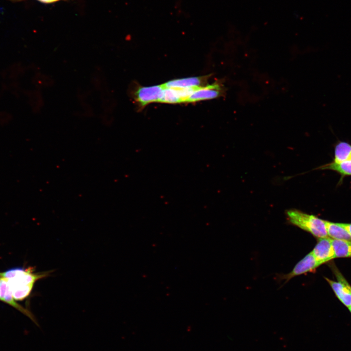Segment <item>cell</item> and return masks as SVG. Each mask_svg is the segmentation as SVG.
Instances as JSON below:
<instances>
[{"mask_svg":"<svg viewBox=\"0 0 351 351\" xmlns=\"http://www.w3.org/2000/svg\"><path fill=\"white\" fill-rule=\"evenodd\" d=\"M52 271L34 273L31 268H15L0 273L6 279L14 299L22 300L30 294L35 282L50 275Z\"/></svg>","mask_w":351,"mask_h":351,"instance_id":"cell-1","label":"cell"},{"mask_svg":"<svg viewBox=\"0 0 351 351\" xmlns=\"http://www.w3.org/2000/svg\"><path fill=\"white\" fill-rule=\"evenodd\" d=\"M289 223L306 231L317 238L327 237L325 220L296 209L285 212Z\"/></svg>","mask_w":351,"mask_h":351,"instance_id":"cell-2","label":"cell"},{"mask_svg":"<svg viewBox=\"0 0 351 351\" xmlns=\"http://www.w3.org/2000/svg\"><path fill=\"white\" fill-rule=\"evenodd\" d=\"M337 281L325 277L338 299L348 308L351 306V286L337 268H332Z\"/></svg>","mask_w":351,"mask_h":351,"instance_id":"cell-3","label":"cell"},{"mask_svg":"<svg viewBox=\"0 0 351 351\" xmlns=\"http://www.w3.org/2000/svg\"><path fill=\"white\" fill-rule=\"evenodd\" d=\"M225 88L221 81L215 82L212 84L196 88L190 96L187 102H196L211 99L223 96Z\"/></svg>","mask_w":351,"mask_h":351,"instance_id":"cell-4","label":"cell"},{"mask_svg":"<svg viewBox=\"0 0 351 351\" xmlns=\"http://www.w3.org/2000/svg\"><path fill=\"white\" fill-rule=\"evenodd\" d=\"M164 88L163 84L148 87L139 86L135 91L134 97L141 107H144L152 102H159Z\"/></svg>","mask_w":351,"mask_h":351,"instance_id":"cell-5","label":"cell"},{"mask_svg":"<svg viewBox=\"0 0 351 351\" xmlns=\"http://www.w3.org/2000/svg\"><path fill=\"white\" fill-rule=\"evenodd\" d=\"M320 265L311 252L300 260L290 273L284 275L282 278L288 282L296 276L313 272Z\"/></svg>","mask_w":351,"mask_h":351,"instance_id":"cell-6","label":"cell"},{"mask_svg":"<svg viewBox=\"0 0 351 351\" xmlns=\"http://www.w3.org/2000/svg\"><path fill=\"white\" fill-rule=\"evenodd\" d=\"M312 253L321 265L334 258L332 239L328 236L318 238Z\"/></svg>","mask_w":351,"mask_h":351,"instance_id":"cell-7","label":"cell"},{"mask_svg":"<svg viewBox=\"0 0 351 351\" xmlns=\"http://www.w3.org/2000/svg\"><path fill=\"white\" fill-rule=\"evenodd\" d=\"M0 299L19 310L35 322L32 314L16 302L6 279L1 276H0Z\"/></svg>","mask_w":351,"mask_h":351,"instance_id":"cell-8","label":"cell"},{"mask_svg":"<svg viewBox=\"0 0 351 351\" xmlns=\"http://www.w3.org/2000/svg\"><path fill=\"white\" fill-rule=\"evenodd\" d=\"M208 76L194 77L175 79L167 81L163 85L167 88H186L203 86L207 79Z\"/></svg>","mask_w":351,"mask_h":351,"instance_id":"cell-9","label":"cell"},{"mask_svg":"<svg viewBox=\"0 0 351 351\" xmlns=\"http://www.w3.org/2000/svg\"><path fill=\"white\" fill-rule=\"evenodd\" d=\"M325 223L328 237L332 239L351 241V235L340 223L325 220Z\"/></svg>","mask_w":351,"mask_h":351,"instance_id":"cell-10","label":"cell"},{"mask_svg":"<svg viewBox=\"0 0 351 351\" xmlns=\"http://www.w3.org/2000/svg\"><path fill=\"white\" fill-rule=\"evenodd\" d=\"M351 160V144L345 141H338L334 148L332 162L336 163Z\"/></svg>","mask_w":351,"mask_h":351,"instance_id":"cell-11","label":"cell"},{"mask_svg":"<svg viewBox=\"0 0 351 351\" xmlns=\"http://www.w3.org/2000/svg\"><path fill=\"white\" fill-rule=\"evenodd\" d=\"M315 169L330 170L338 173L341 180L344 177L351 176V160L339 163L332 162L321 165Z\"/></svg>","mask_w":351,"mask_h":351,"instance_id":"cell-12","label":"cell"},{"mask_svg":"<svg viewBox=\"0 0 351 351\" xmlns=\"http://www.w3.org/2000/svg\"><path fill=\"white\" fill-rule=\"evenodd\" d=\"M335 258L351 257V241L332 239Z\"/></svg>","mask_w":351,"mask_h":351,"instance_id":"cell-13","label":"cell"},{"mask_svg":"<svg viewBox=\"0 0 351 351\" xmlns=\"http://www.w3.org/2000/svg\"><path fill=\"white\" fill-rule=\"evenodd\" d=\"M159 102L173 104L183 102L179 89L165 87Z\"/></svg>","mask_w":351,"mask_h":351,"instance_id":"cell-14","label":"cell"},{"mask_svg":"<svg viewBox=\"0 0 351 351\" xmlns=\"http://www.w3.org/2000/svg\"><path fill=\"white\" fill-rule=\"evenodd\" d=\"M9 1H12V2H20L25 0H8ZM41 3H45V4H50L54 2H56L58 1H59L61 0H37Z\"/></svg>","mask_w":351,"mask_h":351,"instance_id":"cell-15","label":"cell"},{"mask_svg":"<svg viewBox=\"0 0 351 351\" xmlns=\"http://www.w3.org/2000/svg\"><path fill=\"white\" fill-rule=\"evenodd\" d=\"M340 224L351 235V223H340Z\"/></svg>","mask_w":351,"mask_h":351,"instance_id":"cell-16","label":"cell"},{"mask_svg":"<svg viewBox=\"0 0 351 351\" xmlns=\"http://www.w3.org/2000/svg\"><path fill=\"white\" fill-rule=\"evenodd\" d=\"M348 309H349L350 312L351 313V306L350 308H349Z\"/></svg>","mask_w":351,"mask_h":351,"instance_id":"cell-17","label":"cell"}]
</instances>
